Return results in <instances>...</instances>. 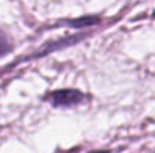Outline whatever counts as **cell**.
<instances>
[{
	"label": "cell",
	"instance_id": "6da1fadb",
	"mask_svg": "<svg viewBox=\"0 0 155 153\" xmlns=\"http://www.w3.org/2000/svg\"><path fill=\"white\" fill-rule=\"evenodd\" d=\"M42 101L48 102L53 108H77L92 101V96L78 89H57L42 96Z\"/></svg>",
	"mask_w": 155,
	"mask_h": 153
},
{
	"label": "cell",
	"instance_id": "277c9868",
	"mask_svg": "<svg viewBox=\"0 0 155 153\" xmlns=\"http://www.w3.org/2000/svg\"><path fill=\"white\" fill-rule=\"evenodd\" d=\"M15 50V42L11 38L9 33H6L5 30H0V59L11 54Z\"/></svg>",
	"mask_w": 155,
	"mask_h": 153
},
{
	"label": "cell",
	"instance_id": "7a4b0ae2",
	"mask_svg": "<svg viewBox=\"0 0 155 153\" xmlns=\"http://www.w3.org/2000/svg\"><path fill=\"white\" fill-rule=\"evenodd\" d=\"M91 36V32H86V33H77V35H69V36H65V38H60V39H54V41H50L47 44H44L39 50L30 56H27L26 59L23 60H36V59H42L48 54H51L54 51H60L63 48H68V47H74L77 45L78 42L87 39Z\"/></svg>",
	"mask_w": 155,
	"mask_h": 153
},
{
	"label": "cell",
	"instance_id": "5b68a950",
	"mask_svg": "<svg viewBox=\"0 0 155 153\" xmlns=\"http://www.w3.org/2000/svg\"><path fill=\"white\" fill-rule=\"evenodd\" d=\"M151 17H152V18H154V20H155V9H154V11H152V15H151Z\"/></svg>",
	"mask_w": 155,
	"mask_h": 153
},
{
	"label": "cell",
	"instance_id": "3957f363",
	"mask_svg": "<svg viewBox=\"0 0 155 153\" xmlns=\"http://www.w3.org/2000/svg\"><path fill=\"white\" fill-rule=\"evenodd\" d=\"M101 17L100 15H81V17H75V18H66V20H60L59 23H54V27H69L74 30H81L86 27H94L98 26L101 23Z\"/></svg>",
	"mask_w": 155,
	"mask_h": 153
}]
</instances>
